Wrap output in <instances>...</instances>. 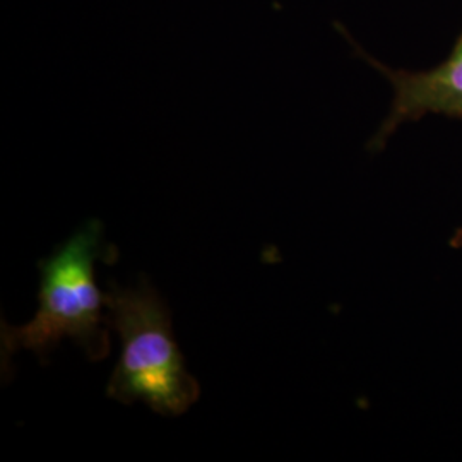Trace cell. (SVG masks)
Wrapping results in <instances>:
<instances>
[{
    "instance_id": "1",
    "label": "cell",
    "mask_w": 462,
    "mask_h": 462,
    "mask_svg": "<svg viewBox=\"0 0 462 462\" xmlns=\"http://www.w3.org/2000/svg\"><path fill=\"white\" fill-rule=\"evenodd\" d=\"M118 250L105 242L103 225L91 219L76 231L66 244L57 248L49 259L38 263L40 291L38 312L28 324H0V360L2 374H13V355L30 349L47 364L50 351L64 337L81 347L91 362L110 355V334L103 315L106 297L97 284L95 267L98 261L114 264Z\"/></svg>"
},
{
    "instance_id": "2",
    "label": "cell",
    "mask_w": 462,
    "mask_h": 462,
    "mask_svg": "<svg viewBox=\"0 0 462 462\" xmlns=\"http://www.w3.org/2000/svg\"><path fill=\"white\" fill-rule=\"evenodd\" d=\"M106 309L122 353L106 385V396L124 404L143 401L154 413L180 416L200 397L175 341L171 312L146 278L137 288L108 282Z\"/></svg>"
},
{
    "instance_id": "3",
    "label": "cell",
    "mask_w": 462,
    "mask_h": 462,
    "mask_svg": "<svg viewBox=\"0 0 462 462\" xmlns=\"http://www.w3.org/2000/svg\"><path fill=\"white\" fill-rule=\"evenodd\" d=\"M360 53L372 66L379 69L394 88L391 112L379 133L370 141L368 148L372 151L383 148L391 134L402 122L418 120L427 114L462 118V34L446 62L425 72L393 70L374 60L362 50Z\"/></svg>"
},
{
    "instance_id": "4",
    "label": "cell",
    "mask_w": 462,
    "mask_h": 462,
    "mask_svg": "<svg viewBox=\"0 0 462 462\" xmlns=\"http://www.w3.org/2000/svg\"><path fill=\"white\" fill-rule=\"evenodd\" d=\"M452 247H462V230L457 231L452 238Z\"/></svg>"
}]
</instances>
